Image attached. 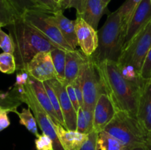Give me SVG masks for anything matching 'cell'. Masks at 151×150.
<instances>
[{
	"label": "cell",
	"mask_w": 151,
	"mask_h": 150,
	"mask_svg": "<svg viewBox=\"0 0 151 150\" xmlns=\"http://www.w3.org/2000/svg\"><path fill=\"white\" fill-rule=\"evenodd\" d=\"M97 66L106 94L117 110H123L137 118L139 101L144 85L125 79L116 62L106 60Z\"/></svg>",
	"instance_id": "1"
},
{
	"label": "cell",
	"mask_w": 151,
	"mask_h": 150,
	"mask_svg": "<svg viewBox=\"0 0 151 150\" xmlns=\"http://www.w3.org/2000/svg\"><path fill=\"white\" fill-rule=\"evenodd\" d=\"M9 35L14 46L16 71H26L31 59L41 51H51L58 48L33 26L27 23L22 16L7 26Z\"/></svg>",
	"instance_id": "2"
},
{
	"label": "cell",
	"mask_w": 151,
	"mask_h": 150,
	"mask_svg": "<svg viewBox=\"0 0 151 150\" xmlns=\"http://www.w3.org/2000/svg\"><path fill=\"white\" fill-rule=\"evenodd\" d=\"M97 32L98 46L90 57L97 65L106 60L118 63L124 49L126 32L119 9L109 13Z\"/></svg>",
	"instance_id": "3"
},
{
	"label": "cell",
	"mask_w": 151,
	"mask_h": 150,
	"mask_svg": "<svg viewBox=\"0 0 151 150\" xmlns=\"http://www.w3.org/2000/svg\"><path fill=\"white\" fill-rule=\"evenodd\" d=\"M104 131L118 140L124 146L131 147L145 144L148 132L137 118L123 110H117Z\"/></svg>",
	"instance_id": "4"
},
{
	"label": "cell",
	"mask_w": 151,
	"mask_h": 150,
	"mask_svg": "<svg viewBox=\"0 0 151 150\" xmlns=\"http://www.w3.org/2000/svg\"><path fill=\"white\" fill-rule=\"evenodd\" d=\"M15 94L22 103L27 104L28 107L32 110L43 133L48 135L52 141L53 150H65L58 136L54 124L37 101L31 89L29 82H28L24 87L16 88L15 90Z\"/></svg>",
	"instance_id": "5"
},
{
	"label": "cell",
	"mask_w": 151,
	"mask_h": 150,
	"mask_svg": "<svg viewBox=\"0 0 151 150\" xmlns=\"http://www.w3.org/2000/svg\"><path fill=\"white\" fill-rule=\"evenodd\" d=\"M150 47L151 21L125 47L118 65L131 66L140 74L143 63Z\"/></svg>",
	"instance_id": "6"
},
{
	"label": "cell",
	"mask_w": 151,
	"mask_h": 150,
	"mask_svg": "<svg viewBox=\"0 0 151 150\" xmlns=\"http://www.w3.org/2000/svg\"><path fill=\"white\" fill-rule=\"evenodd\" d=\"M80 74L83 94V107L94 110L98 97L106 92L97 66L90 56L81 67Z\"/></svg>",
	"instance_id": "7"
},
{
	"label": "cell",
	"mask_w": 151,
	"mask_h": 150,
	"mask_svg": "<svg viewBox=\"0 0 151 150\" xmlns=\"http://www.w3.org/2000/svg\"><path fill=\"white\" fill-rule=\"evenodd\" d=\"M22 16L27 23L33 26L56 47L66 51L73 50L64 39L57 26L52 21L49 13L38 10H29Z\"/></svg>",
	"instance_id": "8"
},
{
	"label": "cell",
	"mask_w": 151,
	"mask_h": 150,
	"mask_svg": "<svg viewBox=\"0 0 151 150\" xmlns=\"http://www.w3.org/2000/svg\"><path fill=\"white\" fill-rule=\"evenodd\" d=\"M28 74L41 82L56 78L50 51H41L35 54L26 68Z\"/></svg>",
	"instance_id": "9"
},
{
	"label": "cell",
	"mask_w": 151,
	"mask_h": 150,
	"mask_svg": "<svg viewBox=\"0 0 151 150\" xmlns=\"http://www.w3.org/2000/svg\"><path fill=\"white\" fill-rule=\"evenodd\" d=\"M151 21L150 0H142L133 13L127 24L124 49L131 40Z\"/></svg>",
	"instance_id": "10"
},
{
	"label": "cell",
	"mask_w": 151,
	"mask_h": 150,
	"mask_svg": "<svg viewBox=\"0 0 151 150\" xmlns=\"http://www.w3.org/2000/svg\"><path fill=\"white\" fill-rule=\"evenodd\" d=\"M75 30L81 51L87 57L91 56L98 46L97 30L78 15L75 19Z\"/></svg>",
	"instance_id": "11"
},
{
	"label": "cell",
	"mask_w": 151,
	"mask_h": 150,
	"mask_svg": "<svg viewBox=\"0 0 151 150\" xmlns=\"http://www.w3.org/2000/svg\"><path fill=\"white\" fill-rule=\"evenodd\" d=\"M49 83L55 92L64 119L66 129L76 130L77 129V111L75 110L66 91V86L63 82L55 78L48 81Z\"/></svg>",
	"instance_id": "12"
},
{
	"label": "cell",
	"mask_w": 151,
	"mask_h": 150,
	"mask_svg": "<svg viewBox=\"0 0 151 150\" xmlns=\"http://www.w3.org/2000/svg\"><path fill=\"white\" fill-rule=\"evenodd\" d=\"M117 112L116 106L106 93L100 95L94 108V131L100 132L110 123Z\"/></svg>",
	"instance_id": "13"
},
{
	"label": "cell",
	"mask_w": 151,
	"mask_h": 150,
	"mask_svg": "<svg viewBox=\"0 0 151 150\" xmlns=\"http://www.w3.org/2000/svg\"><path fill=\"white\" fill-rule=\"evenodd\" d=\"M52 21L57 26L64 39L72 48L77 49L78 46L75 30V20H70L63 13V10H59L52 14H50Z\"/></svg>",
	"instance_id": "14"
},
{
	"label": "cell",
	"mask_w": 151,
	"mask_h": 150,
	"mask_svg": "<svg viewBox=\"0 0 151 150\" xmlns=\"http://www.w3.org/2000/svg\"><path fill=\"white\" fill-rule=\"evenodd\" d=\"M59 140L65 150H80L88 138L87 134L77 130L66 129L60 124L55 125Z\"/></svg>",
	"instance_id": "15"
},
{
	"label": "cell",
	"mask_w": 151,
	"mask_h": 150,
	"mask_svg": "<svg viewBox=\"0 0 151 150\" xmlns=\"http://www.w3.org/2000/svg\"><path fill=\"white\" fill-rule=\"evenodd\" d=\"M87 58L88 57L81 49L67 51L65 66V85L72 84L75 82L79 75L81 67L86 61Z\"/></svg>",
	"instance_id": "16"
},
{
	"label": "cell",
	"mask_w": 151,
	"mask_h": 150,
	"mask_svg": "<svg viewBox=\"0 0 151 150\" xmlns=\"http://www.w3.org/2000/svg\"><path fill=\"white\" fill-rule=\"evenodd\" d=\"M29 82L31 89H32L37 101H38L40 105L42 107L46 113L48 115L52 123L55 125L60 124L57 114H56L55 111L53 108L50 97H49L48 94L46 91L44 83L40 82V81L36 80L30 76L29 78Z\"/></svg>",
	"instance_id": "17"
},
{
	"label": "cell",
	"mask_w": 151,
	"mask_h": 150,
	"mask_svg": "<svg viewBox=\"0 0 151 150\" xmlns=\"http://www.w3.org/2000/svg\"><path fill=\"white\" fill-rule=\"evenodd\" d=\"M137 119L147 132L151 131V82L150 81L146 82L142 89Z\"/></svg>",
	"instance_id": "18"
},
{
	"label": "cell",
	"mask_w": 151,
	"mask_h": 150,
	"mask_svg": "<svg viewBox=\"0 0 151 150\" xmlns=\"http://www.w3.org/2000/svg\"><path fill=\"white\" fill-rule=\"evenodd\" d=\"M108 13L107 7L103 4L102 0H86L84 10L81 16L88 24L97 29L102 16Z\"/></svg>",
	"instance_id": "19"
},
{
	"label": "cell",
	"mask_w": 151,
	"mask_h": 150,
	"mask_svg": "<svg viewBox=\"0 0 151 150\" xmlns=\"http://www.w3.org/2000/svg\"><path fill=\"white\" fill-rule=\"evenodd\" d=\"M94 110L86 107H80L77 112L76 130L84 134H88L94 131Z\"/></svg>",
	"instance_id": "20"
},
{
	"label": "cell",
	"mask_w": 151,
	"mask_h": 150,
	"mask_svg": "<svg viewBox=\"0 0 151 150\" xmlns=\"http://www.w3.org/2000/svg\"><path fill=\"white\" fill-rule=\"evenodd\" d=\"M21 16L9 0H0V27L11 24Z\"/></svg>",
	"instance_id": "21"
},
{
	"label": "cell",
	"mask_w": 151,
	"mask_h": 150,
	"mask_svg": "<svg viewBox=\"0 0 151 150\" xmlns=\"http://www.w3.org/2000/svg\"><path fill=\"white\" fill-rule=\"evenodd\" d=\"M66 50L60 48H55L50 51L53 65L56 72V79L64 83L65 66H66Z\"/></svg>",
	"instance_id": "22"
},
{
	"label": "cell",
	"mask_w": 151,
	"mask_h": 150,
	"mask_svg": "<svg viewBox=\"0 0 151 150\" xmlns=\"http://www.w3.org/2000/svg\"><path fill=\"white\" fill-rule=\"evenodd\" d=\"M19 118V124L27 128L28 131L35 137H38L40 135L38 130V123L35 119V116L31 112L30 108L22 109V112H15Z\"/></svg>",
	"instance_id": "23"
},
{
	"label": "cell",
	"mask_w": 151,
	"mask_h": 150,
	"mask_svg": "<svg viewBox=\"0 0 151 150\" xmlns=\"http://www.w3.org/2000/svg\"><path fill=\"white\" fill-rule=\"evenodd\" d=\"M124 146L112 135L103 130L98 132L97 148L98 150H122Z\"/></svg>",
	"instance_id": "24"
},
{
	"label": "cell",
	"mask_w": 151,
	"mask_h": 150,
	"mask_svg": "<svg viewBox=\"0 0 151 150\" xmlns=\"http://www.w3.org/2000/svg\"><path fill=\"white\" fill-rule=\"evenodd\" d=\"M142 1V0H125V2L118 8L120 12L122 23L125 29L133 13H134L135 10Z\"/></svg>",
	"instance_id": "25"
},
{
	"label": "cell",
	"mask_w": 151,
	"mask_h": 150,
	"mask_svg": "<svg viewBox=\"0 0 151 150\" xmlns=\"http://www.w3.org/2000/svg\"><path fill=\"white\" fill-rule=\"evenodd\" d=\"M16 71V63L14 54L3 52L0 54V71L11 74Z\"/></svg>",
	"instance_id": "26"
},
{
	"label": "cell",
	"mask_w": 151,
	"mask_h": 150,
	"mask_svg": "<svg viewBox=\"0 0 151 150\" xmlns=\"http://www.w3.org/2000/svg\"><path fill=\"white\" fill-rule=\"evenodd\" d=\"M43 83H44V87H45L46 91H47V94H48V95H49V97H50V101H51L52 104L53 108H54L56 114H57L59 122H60V124L62 125V126H65L64 119H63V113H62L61 108H60V102H59L58 98L55 92V91L53 90V88H52V86L50 85V84L49 83L48 81L44 82Z\"/></svg>",
	"instance_id": "27"
},
{
	"label": "cell",
	"mask_w": 151,
	"mask_h": 150,
	"mask_svg": "<svg viewBox=\"0 0 151 150\" xmlns=\"http://www.w3.org/2000/svg\"><path fill=\"white\" fill-rule=\"evenodd\" d=\"M22 104V101L8 92H3L0 91V105L10 110L11 113L17 111L19 106Z\"/></svg>",
	"instance_id": "28"
},
{
	"label": "cell",
	"mask_w": 151,
	"mask_h": 150,
	"mask_svg": "<svg viewBox=\"0 0 151 150\" xmlns=\"http://www.w3.org/2000/svg\"><path fill=\"white\" fill-rule=\"evenodd\" d=\"M13 7L16 9L21 16L25 12L29 10H38V11L44 12L34 0H9ZM45 13V12H44Z\"/></svg>",
	"instance_id": "29"
},
{
	"label": "cell",
	"mask_w": 151,
	"mask_h": 150,
	"mask_svg": "<svg viewBox=\"0 0 151 150\" xmlns=\"http://www.w3.org/2000/svg\"><path fill=\"white\" fill-rule=\"evenodd\" d=\"M85 4L86 0H62L60 6L62 10L75 8L77 10V15H81L84 10Z\"/></svg>",
	"instance_id": "30"
},
{
	"label": "cell",
	"mask_w": 151,
	"mask_h": 150,
	"mask_svg": "<svg viewBox=\"0 0 151 150\" xmlns=\"http://www.w3.org/2000/svg\"><path fill=\"white\" fill-rule=\"evenodd\" d=\"M0 48L4 52L14 53V46L11 37L9 34H7L0 27Z\"/></svg>",
	"instance_id": "31"
},
{
	"label": "cell",
	"mask_w": 151,
	"mask_h": 150,
	"mask_svg": "<svg viewBox=\"0 0 151 150\" xmlns=\"http://www.w3.org/2000/svg\"><path fill=\"white\" fill-rule=\"evenodd\" d=\"M35 146L36 150H53L52 141L48 135L44 133L36 137Z\"/></svg>",
	"instance_id": "32"
},
{
	"label": "cell",
	"mask_w": 151,
	"mask_h": 150,
	"mask_svg": "<svg viewBox=\"0 0 151 150\" xmlns=\"http://www.w3.org/2000/svg\"><path fill=\"white\" fill-rule=\"evenodd\" d=\"M34 1L45 13L49 14H52L58 10H62L60 4L55 2L54 0H34Z\"/></svg>",
	"instance_id": "33"
},
{
	"label": "cell",
	"mask_w": 151,
	"mask_h": 150,
	"mask_svg": "<svg viewBox=\"0 0 151 150\" xmlns=\"http://www.w3.org/2000/svg\"><path fill=\"white\" fill-rule=\"evenodd\" d=\"M140 76L142 79L145 82H148L151 79V47L143 63Z\"/></svg>",
	"instance_id": "34"
},
{
	"label": "cell",
	"mask_w": 151,
	"mask_h": 150,
	"mask_svg": "<svg viewBox=\"0 0 151 150\" xmlns=\"http://www.w3.org/2000/svg\"><path fill=\"white\" fill-rule=\"evenodd\" d=\"M97 136H98V132L95 131L90 132L88 135V138L80 150H98Z\"/></svg>",
	"instance_id": "35"
},
{
	"label": "cell",
	"mask_w": 151,
	"mask_h": 150,
	"mask_svg": "<svg viewBox=\"0 0 151 150\" xmlns=\"http://www.w3.org/2000/svg\"><path fill=\"white\" fill-rule=\"evenodd\" d=\"M9 113H11L10 110L0 105V132L10 126V121L8 117Z\"/></svg>",
	"instance_id": "36"
},
{
	"label": "cell",
	"mask_w": 151,
	"mask_h": 150,
	"mask_svg": "<svg viewBox=\"0 0 151 150\" xmlns=\"http://www.w3.org/2000/svg\"><path fill=\"white\" fill-rule=\"evenodd\" d=\"M74 88H75V92H76L77 97H78V101H79L80 107H83L84 101H83V94L82 90V84H81V76L79 74L78 78L75 79V82H73Z\"/></svg>",
	"instance_id": "37"
},
{
	"label": "cell",
	"mask_w": 151,
	"mask_h": 150,
	"mask_svg": "<svg viewBox=\"0 0 151 150\" xmlns=\"http://www.w3.org/2000/svg\"><path fill=\"white\" fill-rule=\"evenodd\" d=\"M66 91H67L68 96H69V99H70L71 101H72L75 110L78 112L80 108V104H79V101H78V97H77L76 92H75V88H74L73 84H67V85H66Z\"/></svg>",
	"instance_id": "38"
},
{
	"label": "cell",
	"mask_w": 151,
	"mask_h": 150,
	"mask_svg": "<svg viewBox=\"0 0 151 150\" xmlns=\"http://www.w3.org/2000/svg\"><path fill=\"white\" fill-rule=\"evenodd\" d=\"M145 145H146V146H147V149L151 150V131H149V132H147Z\"/></svg>",
	"instance_id": "39"
},
{
	"label": "cell",
	"mask_w": 151,
	"mask_h": 150,
	"mask_svg": "<svg viewBox=\"0 0 151 150\" xmlns=\"http://www.w3.org/2000/svg\"><path fill=\"white\" fill-rule=\"evenodd\" d=\"M131 150H148L145 144H142V145L136 146L132 147Z\"/></svg>",
	"instance_id": "40"
},
{
	"label": "cell",
	"mask_w": 151,
	"mask_h": 150,
	"mask_svg": "<svg viewBox=\"0 0 151 150\" xmlns=\"http://www.w3.org/2000/svg\"><path fill=\"white\" fill-rule=\"evenodd\" d=\"M102 1H103V4H104V5L106 6V7H107L108 4H109V2H110V1H111V0H102Z\"/></svg>",
	"instance_id": "41"
},
{
	"label": "cell",
	"mask_w": 151,
	"mask_h": 150,
	"mask_svg": "<svg viewBox=\"0 0 151 150\" xmlns=\"http://www.w3.org/2000/svg\"><path fill=\"white\" fill-rule=\"evenodd\" d=\"M132 147L131 146H125L122 150H131Z\"/></svg>",
	"instance_id": "42"
},
{
	"label": "cell",
	"mask_w": 151,
	"mask_h": 150,
	"mask_svg": "<svg viewBox=\"0 0 151 150\" xmlns=\"http://www.w3.org/2000/svg\"><path fill=\"white\" fill-rule=\"evenodd\" d=\"M54 1H55V2L58 3V4H60V2H61V1H62V0H54Z\"/></svg>",
	"instance_id": "43"
},
{
	"label": "cell",
	"mask_w": 151,
	"mask_h": 150,
	"mask_svg": "<svg viewBox=\"0 0 151 150\" xmlns=\"http://www.w3.org/2000/svg\"><path fill=\"white\" fill-rule=\"evenodd\" d=\"M150 82H151V79H150Z\"/></svg>",
	"instance_id": "44"
}]
</instances>
